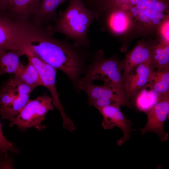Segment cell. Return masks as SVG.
<instances>
[{
    "instance_id": "cell-1",
    "label": "cell",
    "mask_w": 169,
    "mask_h": 169,
    "mask_svg": "<svg viewBox=\"0 0 169 169\" xmlns=\"http://www.w3.org/2000/svg\"><path fill=\"white\" fill-rule=\"evenodd\" d=\"M51 28L33 40L29 49L43 61L66 74L74 83L79 80L83 55L73 43L57 39Z\"/></svg>"
},
{
    "instance_id": "cell-2",
    "label": "cell",
    "mask_w": 169,
    "mask_h": 169,
    "mask_svg": "<svg viewBox=\"0 0 169 169\" xmlns=\"http://www.w3.org/2000/svg\"><path fill=\"white\" fill-rule=\"evenodd\" d=\"M95 19L94 13L82 0H69L65 9L57 18L51 28L54 33L65 36L76 46L88 48L90 44L89 30Z\"/></svg>"
},
{
    "instance_id": "cell-3",
    "label": "cell",
    "mask_w": 169,
    "mask_h": 169,
    "mask_svg": "<svg viewBox=\"0 0 169 169\" xmlns=\"http://www.w3.org/2000/svg\"><path fill=\"white\" fill-rule=\"evenodd\" d=\"M122 71V60L115 57L106 58L104 52L99 50L96 53L86 74L79 80L77 85L96 80H102L104 84L111 89L125 102L127 107L131 108L125 90Z\"/></svg>"
},
{
    "instance_id": "cell-4",
    "label": "cell",
    "mask_w": 169,
    "mask_h": 169,
    "mask_svg": "<svg viewBox=\"0 0 169 169\" xmlns=\"http://www.w3.org/2000/svg\"><path fill=\"white\" fill-rule=\"evenodd\" d=\"M38 33L35 26L23 21H13L0 12V49L18 51L25 55Z\"/></svg>"
},
{
    "instance_id": "cell-5",
    "label": "cell",
    "mask_w": 169,
    "mask_h": 169,
    "mask_svg": "<svg viewBox=\"0 0 169 169\" xmlns=\"http://www.w3.org/2000/svg\"><path fill=\"white\" fill-rule=\"evenodd\" d=\"M54 106L51 97L44 95L33 100H29L15 117L10 122V126L16 125L21 131L33 128L41 130L42 125L47 113Z\"/></svg>"
},
{
    "instance_id": "cell-6",
    "label": "cell",
    "mask_w": 169,
    "mask_h": 169,
    "mask_svg": "<svg viewBox=\"0 0 169 169\" xmlns=\"http://www.w3.org/2000/svg\"><path fill=\"white\" fill-rule=\"evenodd\" d=\"M35 67L39 74L43 86L49 91L54 106L59 112L63 120V127L69 131L75 128L74 123L66 114L61 104L56 86L57 69L46 63L31 51L25 55Z\"/></svg>"
},
{
    "instance_id": "cell-7",
    "label": "cell",
    "mask_w": 169,
    "mask_h": 169,
    "mask_svg": "<svg viewBox=\"0 0 169 169\" xmlns=\"http://www.w3.org/2000/svg\"><path fill=\"white\" fill-rule=\"evenodd\" d=\"M121 106L119 104L115 103L96 108L103 117L101 125L104 129H110L117 127L122 131L123 136L117 140V142L119 146L129 140L133 131L131 127L132 123L122 112Z\"/></svg>"
},
{
    "instance_id": "cell-8",
    "label": "cell",
    "mask_w": 169,
    "mask_h": 169,
    "mask_svg": "<svg viewBox=\"0 0 169 169\" xmlns=\"http://www.w3.org/2000/svg\"><path fill=\"white\" fill-rule=\"evenodd\" d=\"M145 113L147 118L146 123L144 127L138 130L141 135L153 132L162 142L167 141L169 134L165 131L164 125L169 116V95L163 97Z\"/></svg>"
},
{
    "instance_id": "cell-9",
    "label": "cell",
    "mask_w": 169,
    "mask_h": 169,
    "mask_svg": "<svg viewBox=\"0 0 169 169\" xmlns=\"http://www.w3.org/2000/svg\"><path fill=\"white\" fill-rule=\"evenodd\" d=\"M155 42L141 41L129 52L122 60V76L124 80L127 76L138 65L151 60Z\"/></svg>"
},
{
    "instance_id": "cell-10",
    "label": "cell",
    "mask_w": 169,
    "mask_h": 169,
    "mask_svg": "<svg viewBox=\"0 0 169 169\" xmlns=\"http://www.w3.org/2000/svg\"><path fill=\"white\" fill-rule=\"evenodd\" d=\"M155 69L150 60L137 66L127 76L124 80V87L129 99L132 94L149 83Z\"/></svg>"
},
{
    "instance_id": "cell-11",
    "label": "cell",
    "mask_w": 169,
    "mask_h": 169,
    "mask_svg": "<svg viewBox=\"0 0 169 169\" xmlns=\"http://www.w3.org/2000/svg\"><path fill=\"white\" fill-rule=\"evenodd\" d=\"M166 95L160 94L152 89L148 83L132 94L129 100L131 107L133 106L138 111L146 113Z\"/></svg>"
},
{
    "instance_id": "cell-12",
    "label": "cell",
    "mask_w": 169,
    "mask_h": 169,
    "mask_svg": "<svg viewBox=\"0 0 169 169\" xmlns=\"http://www.w3.org/2000/svg\"><path fill=\"white\" fill-rule=\"evenodd\" d=\"M103 14L107 28L111 32L115 34H120L125 33L132 24L128 16L121 10L108 11L97 15L95 18Z\"/></svg>"
},
{
    "instance_id": "cell-13",
    "label": "cell",
    "mask_w": 169,
    "mask_h": 169,
    "mask_svg": "<svg viewBox=\"0 0 169 169\" xmlns=\"http://www.w3.org/2000/svg\"><path fill=\"white\" fill-rule=\"evenodd\" d=\"M77 87L79 89L84 90L88 98V101L100 98H109L121 106L127 107L125 102L111 89L104 84L96 85L93 84L92 82H88L79 84Z\"/></svg>"
},
{
    "instance_id": "cell-14",
    "label": "cell",
    "mask_w": 169,
    "mask_h": 169,
    "mask_svg": "<svg viewBox=\"0 0 169 169\" xmlns=\"http://www.w3.org/2000/svg\"><path fill=\"white\" fill-rule=\"evenodd\" d=\"M24 55L19 51L0 49V74L6 73L16 74L24 65L20 61Z\"/></svg>"
},
{
    "instance_id": "cell-15",
    "label": "cell",
    "mask_w": 169,
    "mask_h": 169,
    "mask_svg": "<svg viewBox=\"0 0 169 169\" xmlns=\"http://www.w3.org/2000/svg\"><path fill=\"white\" fill-rule=\"evenodd\" d=\"M41 0H13L9 3L6 14L15 16L23 21L31 14H34Z\"/></svg>"
},
{
    "instance_id": "cell-16",
    "label": "cell",
    "mask_w": 169,
    "mask_h": 169,
    "mask_svg": "<svg viewBox=\"0 0 169 169\" xmlns=\"http://www.w3.org/2000/svg\"><path fill=\"white\" fill-rule=\"evenodd\" d=\"M66 0H41L33 14L35 21L39 23H46L57 19L56 9Z\"/></svg>"
},
{
    "instance_id": "cell-17",
    "label": "cell",
    "mask_w": 169,
    "mask_h": 169,
    "mask_svg": "<svg viewBox=\"0 0 169 169\" xmlns=\"http://www.w3.org/2000/svg\"><path fill=\"white\" fill-rule=\"evenodd\" d=\"M27 65L23 66L22 69L13 78L20 82L26 84L34 89L43 84L37 69L29 60Z\"/></svg>"
},
{
    "instance_id": "cell-18",
    "label": "cell",
    "mask_w": 169,
    "mask_h": 169,
    "mask_svg": "<svg viewBox=\"0 0 169 169\" xmlns=\"http://www.w3.org/2000/svg\"><path fill=\"white\" fill-rule=\"evenodd\" d=\"M149 83L152 89L161 95H169V68L156 69Z\"/></svg>"
},
{
    "instance_id": "cell-19",
    "label": "cell",
    "mask_w": 169,
    "mask_h": 169,
    "mask_svg": "<svg viewBox=\"0 0 169 169\" xmlns=\"http://www.w3.org/2000/svg\"><path fill=\"white\" fill-rule=\"evenodd\" d=\"M151 61L156 69L169 68V44L155 42Z\"/></svg>"
},
{
    "instance_id": "cell-20",
    "label": "cell",
    "mask_w": 169,
    "mask_h": 169,
    "mask_svg": "<svg viewBox=\"0 0 169 169\" xmlns=\"http://www.w3.org/2000/svg\"><path fill=\"white\" fill-rule=\"evenodd\" d=\"M30 95L20 94L7 108L0 113L2 117L10 122L28 102L29 100Z\"/></svg>"
},
{
    "instance_id": "cell-21",
    "label": "cell",
    "mask_w": 169,
    "mask_h": 169,
    "mask_svg": "<svg viewBox=\"0 0 169 169\" xmlns=\"http://www.w3.org/2000/svg\"><path fill=\"white\" fill-rule=\"evenodd\" d=\"M8 152L16 154L19 153L18 150L15 146L13 144L8 140L4 136L0 122V153L7 154Z\"/></svg>"
},
{
    "instance_id": "cell-22",
    "label": "cell",
    "mask_w": 169,
    "mask_h": 169,
    "mask_svg": "<svg viewBox=\"0 0 169 169\" xmlns=\"http://www.w3.org/2000/svg\"><path fill=\"white\" fill-rule=\"evenodd\" d=\"M161 39V42L169 44V17L165 19L158 27Z\"/></svg>"
},
{
    "instance_id": "cell-23",
    "label": "cell",
    "mask_w": 169,
    "mask_h": 169,
    "mask_svg": "<svg viewBox=\"0 0 169 169\" xmlns=\"http://www.w3.org/2000/svg\"><path fill=\"white\" fill-rule=\"evenodd\" d=\"M88 102L90 105L94 106L96 108L116 103L112 99L105 98H100L94 100L88 101Z\"/></svg>"
},
{
    "instance_id": "cell-24",
    "label": "cell",
    "mask_w": 169,
    "mask_h": 169,
    "mask_svg": "<svg viewBox=\"0 0 169 169\" xmlns=\"http://www.w3.org/2000/svg\"><path fill=\"white\" fill-rule=\"evenodd\" d=\"M8 154L0 153V169H5L9 157Z\"/></svg>"
},
{
    "instance_id": "cell-25",
    "label": "cell",
    "mask_w": 169,
    "mask_h": 169,
    "mask_svg": "<svg viewBox=\"0 0 169 169\" xmlns=\"http://www.w3.org/2000/svg\"><path fill=\"white\" fill-rule=\"evenodd\" d=\"M13 0H0V12L5 13L7 10L8 6Z\"/></svg>"
}]
</instances>
